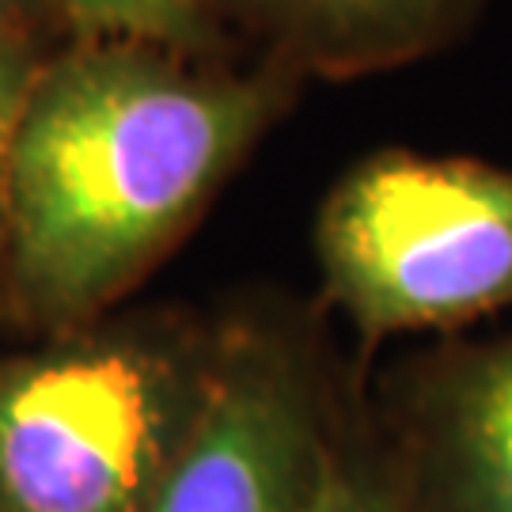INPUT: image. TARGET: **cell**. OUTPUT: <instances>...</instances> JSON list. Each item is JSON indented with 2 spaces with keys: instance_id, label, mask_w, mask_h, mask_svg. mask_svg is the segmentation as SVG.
Listing matches in <instances>:
<instances>
[{
  "instance_id": "obj_2",
  "label": "cell",
  "mask_w": 512,
  "mask_h": 512,
  "mask_svg": "<svg viewBox=\"0 0 512 512\" xmlns=\"http://www.w3.org/2000/svg\"><path fill=\"white\" fill-rule=\"evenodd\" d=\"M217 357L213 342L156 323L0 357V512H148Z\"/></svg>"
},
{
  "instance_id": "obj_4",
  "label": "cell",
  "mask_w": 512,
  "mask_h": 512,
  "mask_svg": "<svg viewBox=\"0 0 512 512\" xmlns=\"http://www.w3.org/2000/svg\"><path fill=\"white\" fill-rule=\"evenodd\" d=\"M323 459L308 376L270 338H236L148 512H300Z\"/></svg>"
},
{
  "instance_id": "obj_10",
  "label": "cell",
  "mask_w": 512,
  "mask_h": 512,
  "mask_svg": "<svg viewBox=\"0 0 512 512\" xmlns=\"http://www.w3.org/2000/svg\"><path fill=\"white\" fill-rule=\"evenodd\" d=\"M42 19H54L46 0H0V31L8 35H38Z\"/></svg>"
},
{
  "instance_id": "obj_7",
  "label": "cell",
  "mask_w": 512,
  "mask_h": 512,
  "mask_svg": "<svg viewBox=\"0 0 512 512\" xmlns=\"http://www.w3.org/2000/svg\"><path fill=\"white\" fill-rule=\"evenodd\" d=\"M80 38L145 42L190 54L209 27V0H46Z\"/></svg>"
},
{
  "instance_id": "obj_9",
  "label": "cell",
  "mask_w": 512,
  "mask_h": 512,
  "mask_svg": "<svg viewBox=\"0 0 512 512\" xmlns=\"http://www.w3.org/2000/svg\"><path fill=\"white\" fill-rule=\"evenodd\" d=\"M300 512H395L387 494L372 482L368 475H361L357 467H346L338 459H323L319 478L311 486L308 501Z\"/></svg>"
},
{
  "instance_id": "obj_6",
  "label": "cell",
  "mask_w": 512,
  "mask_h": 512,
  "mask_svg": "<svg viewBox=\"0 0 512 512\" xmlns=\"http://www.w3.org/2000/svg\"><path fill=\"white\" fill-rule=\"evenodd\" d=\"M437 444L467 512H512V338L478 349L444 380Z\"/></svg>"
},
{
  "instance_id": "obj_1",
  "label": "cell",
  "mask_w": 512,
  "mask_h": 512,
  "mask_svg": "<svg viewBox=\"0 0 512 512\" xmlns=\"http://www.w3.org/2000/svg\"><path fill=\"white\" fill-rule=\"evenodd\" d=\"M289 88L281 69L220 73L145 42L42 57L8 171L0 300L57 330L99 315L202 217Z\"/></svg>"
},
{
  "instance_id": "obj_5",
  "label": "cell",
  "mask_w": 512,
  "mask_h": 512,
  "mask_svg": "<svg viewBox=\"0 0 512 512\" xmlns=\"http://www.w3.org/2000/svg\"><path fill=\"white\" fill-rule=\"evenodd\" d=\"M296 65L365 73L440 46L478 0H239Z\"/></svg>"
},
{
  "instance_id": "obj_8",
  "label": "cell",
  "mask_w": 512,
  "mask_h": 512,
  "mask_svg": "<svg viewBox=\"0 0 512 512\" xmlns=\"http://www.w3.org/2000/svg\"><path fill=\"white\" fill-rule=\"evenodd\" d=\"M38 69H42V54L35 46V35L0 31V296H4V247H8V171H12L19 118Z\"/></svg>"
},
{
  "instance_id": "obj_3",
  "label": "cell",
  "mask_w": 512,
  "mask_h": 512,
  "mask_svg": "<svg viewBox=\"0 0 512 512\" xmlns=\"http://www.w3.org/2000/svg\"><path fill=\"white\" fill-rule=\"evenodd\" d=\"M315 251L365 334L456 327L512 304V167L384 152L334 186Z\"/></svg>"
}]
</instances>
